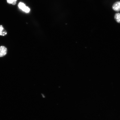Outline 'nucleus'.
I'll use <instances>...</instances> for the list:
<instances>
[{"label": "nucleus", "instance_id": "6", "mask_svg": "<svg viewBox=\"0 0 120 120\" xmlns=\"http://www.w3.org/2000/svg\"><path fill=\"white\" fill-rule=\"evenodd\" d=\"M17 0H7V1L8 3L15 5L16 4Z\"/></svg>", "mask_w": 120, "mask_h": 120}, {"label": "nucleus", "instance_id": "5", "mask_svg": "<svg viewBox=\"0 0 120 120\" xmlns=\"http://www.w3.org/2000/svg\"><path fill=\"white\" fill-rule=\"evenodd\" d=\"M114 18L115 20L117 22L120 23V13H116L115 15Z\"/></svg>", "mask_w": 120, "mask_h": 120}, {"label": "nucleus", "instance_id": "2", "mask_svg": "<svg viewBox=\"0 0 120 120\" xmlns=\"http://www.w3.org/2000/svg\"><path fill=\"white\" fill-rule=\"evenodd\" d=\"M7 53V49L4 46H0V57H2L6 55Z\"/></svg>", "mask_w": 120, "mask_h": 120}, {"label": "nucleus", "instance_id": "1", "mask_svg": "<svg viewBox=\"0 0 120 120\" xmlns=\"http://www.w3.org/2000/svg\"><path fill=\"white\" fill-rule=\"evenodd\" d=\"M18 7L19 9L25 13H29L30 10L29 8L26 6L22 2L19 3Z\"/></svg>", "mask_w": 120, "mask_h": 120}, {"label": "nucleus", "instance_id": "3", "mask_svg": "<svg viewBox=\"0 0 120 120\" xmlns=\"http://www.w3.org/2000/svg\"><path fill=\"white\" fill-rule=\"evenodd\" d=\"M112 8L115 11H120V1H117L112 6Z\"/></svg>", "mask_w": 120, "mask_h": 120}, {"label": "nucleus", "instance_id": "4", "mask_svg": "<svg viewBox=\"0 0 120 120\" xmlns=\"http://www.w3.org/2000/svg\"><path fill=\"white\" fill-rule=\"evenodd\" d=\"M7 34L6 31L4 30L2 25H0V35L5 36Z\"/></svg>", "mask_w": 120, "mask_h": 120}]
</instances>
